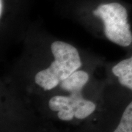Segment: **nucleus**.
<instances>
[{
  "mask_svg": "<svg viewBox=\"0 0 132 132\" xmlns=\"http://www.w3.org/2000/svg\"><path fill=\"white\" fill-rule=\"evenodd\" d=\"M2 9H3V6H2V0H0V15H1V16L2 15Z\"/></svg>",
  "mask_w": 132,
  "mask_h": 132,
  "instance_id": "423d86ee",
  "label": "nucleus"
},
{
  "mask_svg": "<svg viewBox=\"0 0 132 132\" xmlns=\"http://www.w3.org/2000/svg\"><path fill=\"white\" fill-rule=\"evenodd\" d=\"M51 50L54 60L35 76V83L45 90L54 89L81 66L79 54L71 44L55 41L51 45Z\"/></svg>",
  "mask_w": 132,
  "mask_h": 132,
  "instance_id": "f257e3e1",
  "label": "nucleus"
},
{
  "mask_svg": "<svg viewBox=\"0 0 132 132\" xmlns=\"http://www.w3.org/2000/svg\"><path fill=\"white\" fill-rule=\"evenodd\" d=\"M112 73L120 85L132 92V55L114 66Z\"/></svg>",
  "mask_w": 132,
  "mask_h": 132,
  "instance_id": "20e7f679",
  "label": "nucleus"
},
{
  "mask_svg": "<svg viewBox=\"0 0 132 132\" xmlns=\"http://www.w3.org/2000/svg\"><path fill=\"white\" fill-rule=\"evenodd\" d=\"M60 85L62 90L70 93V96L55 95L49 100L48 106L51 110L58 112L57 116L61 120L69 121L73 118L85 119L95 110V104L82 96L85 85L62 81Z\"/></svg>",
  "mask_w": 132,
  "mask_h": 132,
  "instance_id": "f03ea898",
  "label": "nucleus"
},
{
  "mask_svg": "<svg viewBox=\"0 0 132 132\" xmlns=\"http://www.w3.org/2000/svg\"><path fill=\"white\" fill-rule=\"evenodd\" d=\"M93 14L104 22V34L111 42L122 47L132 44V32L126 8L118 2L101 5Z\"/></svg>",
  "mask_w": 132,
  "mask_h": 132,
  "instance_id": "7ed1b4c3",
  "label": "nucleus"
},
{
  "mask_svg": "<svg viewBox=\"0 0 132 132\" xmlns=\"http://www.w3.org/2000/svg\"><path fill=\"white\" fill-rule=\"evenodd\" d=\"M113 132H132V101L125 109L118 127Z\"/></svg>",
  "mask_w": 132,
  "mask_h": 132,
  "instance_id": "39448f33",
  "label": "nucleus"
}]
</instances>
